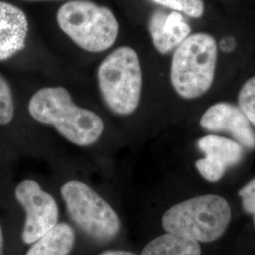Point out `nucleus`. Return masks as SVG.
Instances as JSON below:
<instances>
[{
    "label": "nucleus",
    "mask_w": 255,
    "mask_h": 255,
    "mask_svg": "<svg viewBox=\"0 0 255 255\" xmlns=\"http://www.w3.org/2000/svg\"><path fill=\"white\" fill-rule=\"evenodd\" d=\"M0 255H4V237L0 225Z\"/></svg>",
    "instance_id": "20"
},
{
    "label": "nucleus",
    "mask_w": 255,
    "mask_h": 255,
    "mask_svg": "<svg viewBox=\"0 0 255 255\" xmlns=\"http://www.w3.org/2000/svg\"><path fill=\"white\" fill-rule=\"evenodd\" d=\"M102 100L114 114L126 117L136 111L142 94L143 75L136 51L120 46L112 51L98 68Z\"/></svg>",
    "instance_id": "4"
},
{
    "label": "nucleus",
    "mask_w": 255,
    "mask_h": 255,
    "mask_svg": "<svg viewBox=\"0 0 255 255\" xmlns=\"http://www.w3.org/2000/svg\"><path fill=\"white\" fill-rule=\"evenodd\" d=\"M14 103L9 82L0 75V125H7L13 119Z\"/></svg>",
    "instance_id": "15"
},
{
    "label": "nucleus",
    "mask_w": 255,
    "mask_h": 255,
    "mask_svg": "<svg viewBox=\"0 0 255 255\" xmlns=\"http://www.w3.org/2000/svg\"><path fill=\"white\" fill-rule=\"evenodd\" d=\"M99 255H135L130 252H127V251H106L103 252Z\"/></svg>",
    "instance_id": "19"
},
{
    "label": "nucleus",
    "mask_w": 255,
    "mask_h": 255,
    "mask_svg": "<svg viewBox=\"0 0 255 255\" xmlns=\"http://www.w3.org/2000/svg\"><path fill=\"white\" fill-rule=\"evenodd\" d=\"M148 30L154 47L161 54H167L176 49L190 35L191 27L183 20L181 12L167 13L157 9L151 14Z\"/></svg>",
    "instance_id": "10"
},
{
    "label": "nucleus",
    "mask_w": 255,
    "mask_h": 255,
    "mask_svg": "<svg viewBox=\"0 0 255 255\" xmlns=\"http://www.w3.org/2000/svg\"><path fill=\"white\" fill-rule=\"evenodd\" d=\"M218 45L208 33L190 34L174 51L170 81L185 100L198 99L209 90L215 79Z\"/></svg>",
    "instance_id": "2"
},
{
    "label": "nucleus",
    "mask_w": 255,
    "mask_h": 255,
    "mask_svg": "<svg viewBox=\"0 0 255 255\" xmlns=\"http://www.w3.org/2000/svg\"><path fill=\"white\" fill-rule=\"evenodd\" d=\"M57 23L82 49L99 53L109 49L119 35V22L111 9L89 0H71L58 9Z\"/></svg>",
    "instance_id": "5"
},
{
    "label": "nucleus",
    "mask_w": 255,
    "mask_h": 255,
    "mask_svg": "<svg viewBox=\"0 0 255 255\" xmlns=\"http://www.w3.org/2000/svg\"><path fill=\"white\" fill-rule=\"evenodd\" d=\"M28 112L32 119L53 126L62 136L77 146L94 145L104 131L101 117L76 105L70 93L61 86L38 90L29 101Z\"/></svg>",
    "instance_id": "1"
},
{
    "label": "nucleus",
    "mask_w": 255,
    "mask_h": 255,
    "mask_svg": "<svg viewBox=\"0 0 255 255\" xmlns=\"http://www.w3.org/2000/svg\"><path fill=\"white\" fill-rule=\"evenodd\" d=\"M201 126L210 131L228 132L241 146L255 147V132L251 122L236 105L227 102L212 105L201 117Z\"/></svg>",
    "instance_id": "9"
},
{
    "label": "nucleus",
    "mask_w": 255,
    "mask_h": 255,
    "mask_svg": "<svg viewBox=\"0 0 255 255\" xmlns=\"http://www.w3.org/2000/svg\"><path fill=\"white\" fill-rule=\"evenodd\" d=\"M198 146L205 157L196 162V167L211 182H219L227 168L238 164L243 155L242 146L237 141L214 134L201 138Z\"/></svg>",
    "instance_id": "8"
},
{
    "label": "nucleus",
    "mask_w": 255,
    "mask_h": 255,
    "mask_svg": "<svg viewBox=\"0 0 255 255\" xmlns=\"http://www.w3.org/2000/svg\"><path fill=\"white\" fill-rule=\"evenodd\" d=\"M231 218V207L224 198L203 195L169 208L164 213L162 225L166 233L209 243L223 236Z\"/></svg>",
    "instance_id": "3"
},
{
    "label": "nucleus",
    "mask_w": 255,
    "mask_h": 255,
    "mask_svg": "<svg viewBox=\"0 0 255 255\" xmlns=\"http://www.w3.org/2000/svg\"><path fill=\"white\" fill-rule=\"evenodd\" d=\"M15 198L26 212L22 232L24 243L33 244L58 224V204L38 182L32 180L22 181L15 188Z\"/></svg>",
    "instance_id": "7"
},
{
    "label": "nucleus",
    "mask_w": 255,
    "mask_h": 255,
    "mask_svg": "<svg viewBox=\"0 0 255 255\" xmlns=\"http://www.w3.org/2000/svg\"><path fill=\"white\" fill-rule=\"evenodd\" d=\"M151 1L165 8L173 9L174 11H179V12L182 11L181 5L176 0H151Z\"/></svg>",
    "instance_id": "18"
},
{
    "label": "nucleus",
    "mask_w": 255,
    "mask_h": 255,
    "mask_svg": "<svg viewBox=\"0 0 255 255\" xmlns=\"http://www.w3.org/2000/svg\"><path fill=\"white\" fill-rule=\"evenodd\" d=\"M239 108L255 126V76L249 79L238 95Z\"/></svg>",
    "instance_id": "14"
},
{
    "label": "nucleus",
    "mask_w": 255,
    "mask_h": 255,
    "mask_svg": "<svg viewBox=\"0 0 255 255\" xmlns=\"http://www.w3.org/2000/svg\"><path fill=\"white\" fill-rule=\"evenodd\" d=\"M61 194L69 217L86 236L99 242L118 237L121 228L118 214L89 185L69 181L62 186Z\"/></svg>",
    "instance_id": "6"
},
{
    "label": "nucleus",
    "mask_w": 255,
    "mask_h": 255,
    "mask_svg": "<svg viewBox=\"0 0 255 255\" xmlns=\"http://www.w3.org/2000/svg\"><path fill=\"white\" fill-rule=\"evenodd\" d=\"M28 22L22 9L0 1V61H6L26 47Z\"/></svg>",
    "instance_id": "11"
},
{
    "label": "nucleus",
    "mask_w": 255,
    "mask_h": 255,
    "mask_svg": "<svg viewBox=\"0 0 255 255\" xmlns=\"http://www.w3.org/2000/svg\"><path fill=\"white\" fill-rule=\"evenodd\" d=\"M141 255H201V249L191 238L166 233L151 240Z\"/></svg>",
    "instance_id": "13"
},
{
    "label": "nucleus",
    "mask_w": 255,
    "mask_h": 255,
    "mask_svg": "<svg viewBox=\"0 0 255 255\" xmlns=\"http://www.w3.org/2000/svg\"><path fill=\"white\" fill-rule=\"evenodd\" d=\"M241 200L243 208L248 214L254 216L255 224V179L248 182L238 192Z\"/></svg>",
    "instance_id": "16"
},
{
    "label": "nucleus",
    "mask_w": 255,
    "mask_h": 255,
    "mask_svg": "<svg viewBox=\"0 0 255 255\" xmlns=\"http://www.w3.org/2000/svg\"><path fill=\"white\" fill-rule=\"evenodd\" d=\"M182 8V13L192 18H200L204 12L203 0H176Z\"/></svg>",
    "instance_id": "17"
},
{
    "label": "nucleus",
    "mask_w": 255,
    "mask_h": 255,
    "mask_svg": "<svg viewBox=\"0 0 255 255\" xmlns=\"http://www.w3.org/2000/svg\"><path fill=\"white\" fill-rule=\"evenodd\" d=\"M75 240L76 234L72 226L62 222L35 241L26 255H69Z\"/></svg>",
    "instance_id": "12"
}]
</instances>
